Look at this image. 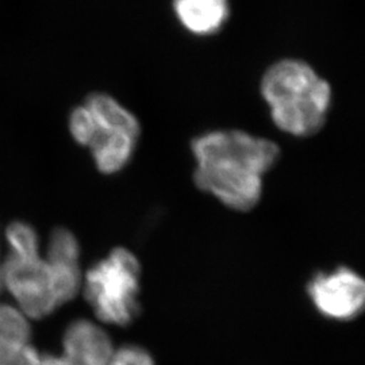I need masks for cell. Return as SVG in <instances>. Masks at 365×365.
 Wrapping results in <instances>:
<instances>
[{
  "label": "cell",
  "instance_id": "6da1fadb",
  "mask_svg": "<svg viewBox=\"0 0 365 365\" xmlns=\"http://www.w3.org/2000/svg\"><path fill=\"white\" fill-rule=\"evenodd\" d=\"M6 238L10 252L1 261V284L29 318H43L73 299L83 287L80 247L69 230L58 227L49 237L45 256L36 230L14 222Z\"/></svg>",
  "mask_w": 365,
  "mask_h": 365
},
{
  "label": "cell",
  "instance_id": "7a4b0ae2",
  "mask_svg": "<svg viewBox=\"0 0 365 365\" xmlns=\"http://www.w3.org/2000/svg\"><path fill=\"white\" fill-rule=\"evenodd\" d=\"M195 185L235 211H249L262 195V182L279 160V146L242 130H214L192 140Z\"/></svg>",
  "mask_w": 365,
  "mask_h": 365
},
{
  "label": "cell",
  "instance_id": "3957f363",
  "mask_svg": "<svg viewBox=\"0 0 365 365\" xmlns=\"http://www.w3.org/2000/svg\"><path fill=\"white\" fill-rule=\"evenodd\" d=\"M260 91L279 130L310 137L325 125L333 92L310 64L295 58L274 63L261 78Z\"/></svg>",
  "mask_w": 365,
  "mask_h": 365
},
{
  "label": "cell",
  "instance_id": "277c9868",
  "mask_svg": "<svg viewBox=\"0 0 365 365\" xmlns=\"http://www.w3.org/2000/svg\"><path fill=\"white\" fill-rule=\"evenodd\" d=\"M141 265L129 249H113L83 276L84 295L99 321L128 327L140 314Z\"/></svg>",
  "mask_w": 365,
  "mask_h": 365
},
{
  "label": "cell",
  "instance_id": "5b68a950",
  "mask_svg": "<svg viewBox=\"0 0 365 365\" xmlns=\"http://www.w3.org/2000/svg\"><path fill=\"white\" fill-rule=\"evenodd\" d=\"M84 106L93 120L88 145L98 170L106 175L123 170L134 155L141 126L137 117L107 93H92Z\"/></svg>",
  "mask_w": 365,
  "mask_h": 365
},
{
  "label": "cell",
  "instance_id": "8992f818",
  "mask_svg": "<svg viewBox=\"0 0 365 365\" xmlns=\"http://www.w3.org/2000/svg\"><path fill=\"white\" fill-rule=\"evenodd\" d=\"M307 292L315 309L329 319L352 321L364 309L365 282L348 267L315 274Z\"/></svg>",
  "mask_w": 365,
  "mask_h": 365
},
{
  "label": "cell",
  "instance_id": "52a82bcc",
  "mask_svg": "<svg viewBox=\"0 0 365 365\" xmlns=\"http://www.w3.org/2000/svg\"><path fill=\"white\" fill-rule=\"evenodd\" d=\"M113 353V341L98 324L78 319L66 327L61 356L68 364L108 365Z\"/></svg>",
  "mask_w": 365,
  "mask_h": 365
},
{
  "label": "cell",
  "instance_id": "ba28073f",
  "mask_svg": "<svg viewBox=\"0 0 365 365\" xmlns=\"http://www.w3.org/2000/svg\"><path fill=\"white\" fill-rule=\"evenodd\" d=\"M173 10L185 30L195 36H212L226 24L229 0H173Z\"/></svg>",
  "mask_w": 365,
  "mask_h": 365
},
{
  "label": "cell",
  "instance_id": "9c48e42d",
  "mask_svg": "<svg viewBox=\"0 0 365 365\" xmlns=\"http://www.w3.org/2000/svg\"><path fill=\"white\" fill-rule=\"evenodd\" d=\"M29 319L19 307L0 303V365L30 346Z\"/></svg>",
  "mask_w": 365,
  "mask_h": 365
},
{
  "label": "cell",
  "instance_id": "30bf717a",
  "mask_svg": "<svg viewBox=\"0 0 365 365\" xmlns=\"http://www.w3.org/2000/svg\"><path fill=\"white\" fill-rule=\"evenodd\" d=\"M69 131L73 140L83 146H88L93 135V120L86 106L76 107L69 117Z\"/></svg>",
  "mask_w": 365,
  "mask_h": 365
},
{
  "label": "cell",
  "instance_id": "8fae6325",
  "mask_svg": "<svg viewBox=\"0 0 365 365\" xmlns=\"http://www.w3.org/2000/svg\"><path fill=\"white\" fill-rule=\"evenodd\" d=\"M108 365H156L152 354L138 345H123L110 359Z\"/></svg>",
  "mask_w": 365,
  "mask_h": 365
},
{
  "label": "cell",
  "instance_id": "7c38bea8",
  "mask_svg": "<svg viewBox=\"0 0 365 365\" xmlns=\"http://www.w3.org/2000/svg\"><path fill=\"white\" fill-rule=\"evenodd\" d=\"M41 356L42 354L30 345L25 351L16 354L3 365H41Z\"/></svg>",
  "mask_w": 365,
  "mask_h": 365
},
{
  "label": "cell",
  "instance_id": "4fadbf2b",
  "mask_svg": "<svg viewBox=\"0 0 365 365\" xmlns=\"http://www.w3.org/2000/svg\"><path fill=\"white\" fill-rule=\"evenodd\" d=\"M41 365H69L64 360L63 356H52V354H42L41 356Z\"/></svg>",
  "mask_w": 365,
  "mask_h": 365
},
{
  "label": "cell",
  "instance_id": "5bb4252c",
  "mask_svg": "<svg viewBox=\"0 0 365 365\" xmlns=\"http://www.w3.org/2000/svg\"><path fill=\"white\" fill-rule=\"evenodd\" d=\"M3 287V284H1V260H0V289Z\"/></svg>",
  "mask_w": 365,
  "mask_h": 365
}]
</instances>
